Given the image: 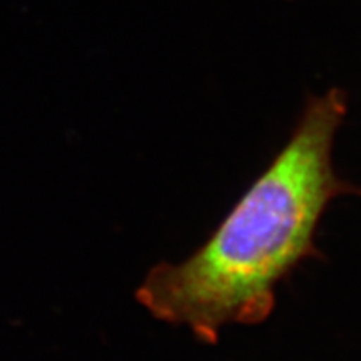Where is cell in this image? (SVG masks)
<instances>
[{"label": "cell", "instance_id": "cell-1", "mask_svg": "<svg viewBox=\"0 0 361 361\" xmlns=\"http://www.w3.org/2000/svg\"><path fill=\"white\" fill-rule=\"evenodd\" d=\"M346 111L341 90L311 96L288 142L211 238L186 259L149 271L135 291L139 303L204 343L228 326L264 322L279 281L318 255L314 236L328 206L361 194L333 162Z\"/></svg>", "mask_w": 361, "mask_h": 361}]
</instances>
